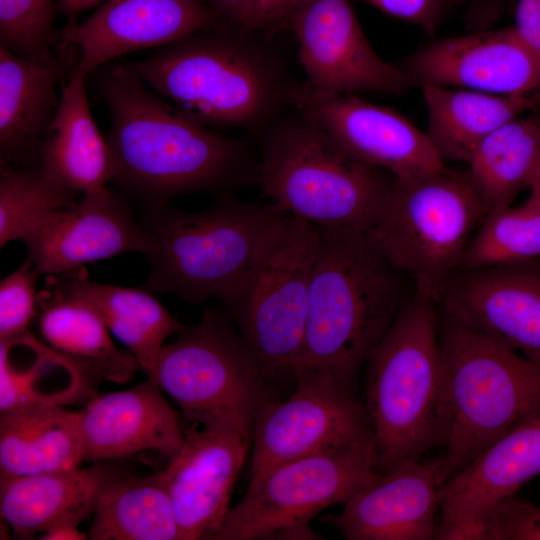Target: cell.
<instances>
[{"mask_svg":"<svg viewBox=\"0 0 540 540\" xmlns=\"http://www.w3.org/2000/svg\"><path fill=\"white\" fill-rule=\"evenodd\" d=\"M96 71L111 116L112 181L146 210L184 194H233L258 183V158L247 141L187 117L148 90L129 64Z\"/></svg>","mask_w":540,"mask_h":540,"instance_id":"1","label":"cell"},{"mask_svg":"<svg viewBox=\"0 0 540 540\" xmlns=\"http://www.w3.org/2000/svg\"><path fill=\"white\" fill-rule=\"evenodd\" d=\"M267 39L222 27L195 33L129 66L194 121L262 136L293 109L299 83Z\"/></svg>","mask_w":540,"mask_h":540,"instance_id":"2","label":"cell"},{"mask_svg":"<svg viewBox=\"0 0 540 540\" xmlns=\"http://www.w3.org/2000/svg\"><path fill=\"white\" fill-rule=\"evenodd\" d=\"M315 227L318 246L297 373H327L353 391L360 368L408 297L409 278L366 232Z\"/></svg>","mask_w":540,"mask_h":540,"instance_id":"3","label":"cell"},{"mask_svg":"<svg viewBox=\"0 0 540 540\" xmlns=\"http://www.w3.org/2000/svg\"><path fill=\"white\" fill-rule=\"evenodd\" d=\"M292 216L273 203L221 195L210 207L185 212L146 210L142 225L153 245L144 288L187 303H231L279 242Z\"/></svg>","mask_w":540,"mask_h":540,"instance_id":"4","label":"cell"},{"mask_svg":"<svg viewBox=\"0 0 540 540\" xmlns=\"http://www.w3.org/2000/svg\"><path fill=\"white\" fill-rule=\"evenodd\" d=\"M364 365V407L377 470L387 473L445 446L438 304L433 295L414 288Z\"/></svg>","mask_w":540,"mask_h":540,"instance_id":"5","label":"cell"},{"mask_svg":"<svg viewBox=\"0 0 540 540\" xmlns=\"http://www.w3.org/2000/svg\"><path fill=\"white\" fill-rule=\"evenodd\" d=\"M258 184L285 213L368 232L395 177L356 158L298 110L262 135Z\"/></svg>","mask_w":540,"mask_h":540,"instance_id":"6","label":"cell"},{"mask_svg":"<svg viewBox=\"0 0 540 540\" xmlns=\"http://www.w3.org/2000/svg\"><path fill=\"white\" fill-rule=\"evenodd\" d=\"M447 422L445 482L540 409V363L453 319L438 307Z\"/></svg>","mask_w":540,"mask_h":540,"instance_id":"7","label":"cell"},{"mask_svg":"<svg viewBox=\"0 0 540 540\" xmlns=\"http://www.w3.org/2000/svg\"><path fill=\"white\" fill-rule=\"evenodd\" d=\"M486 218L465 172L448 167L411 178H395L367 234L378 249L414 283L435 294L460 267Z\"/></svg>","mask_w":540,"mask_h":540,"instance_id":"8","label":"cell"},{"mask_svg":"<svg viewBox=\"0 0 540 540\" xmlns=\"http://www.w3.org/2000/svg\"><path fill=\"white\" fill-rule=\"evenodd\" d=\"M181 409L184 418L205 428H224L252 439L269 383L229 319L206 309L165 344L149 378Z\"/></svg>","mask_w":540,"mask_h":540,"instance_id":"9","label":"cell"},{"mask_svg":"<svg viewBox=\"0 0 540 540\" xmlns=\"http://www.w3.org/2000/svg\"><path fill=\"white\" fill-rule=\"evenodd\" d=\"M317 246L315 225L292 216L279 242L226 305L269 384L295 382L301 365Z\"/></svg>","mask_w":540,"mask_h":540,"instance_id":"10","label":"cell"},{"mask_svg":"<svg viewBox=\"0 0 540 540\" xmlns=\"http://www.w3.org/2000/svg\"><path fill=\"white\" fill-rule=\"evenodd\" d=\"M380 474L373 440L278 465L250 481L213 540L279 536L308 524L330 506L344 504Z\"/></svg>","mask_w":540,"mask_h":540,"instance_id":"11","label":"cell"},{"mask_svg":"<svg viewBox=\"0 0 540 540\" xmlns=\"http://www.w3.org/2000/svg\"><path fill=\"white\" fill-rule=\"evenodd\" d=\"M295 391L267 400L252 427L251 478L316 453L373 440L367 411L353 391L323 372L300 371Z\"/></svg>","mask_w":540,"mask_h":540,"instance_id":"12","label":"cell"},{"mask_svg":"<svg viewBox=\"0 0 540 540\" xmlns=\"http://www.w3.org/2000/svg\"><path fill=\"white\" fill-rule=\"evenodd\" d=\"M285 28L298 41L306 83L317 93L401 95L412 87L397 64L373 49L349 0H300Z\"/></svg>","mask_w":540,"mask_h":540,"instance_id":"13","label":"cell"},{"mask_svg":"<svg viewBox=\"0 0 540 540\" xmlns=\"http://www.w3.org/2000/svg\"><path fill=\"white\" fill-rule=\"evenodd\" d=\"M293 109L327 132L361 161L397 179L447 168L426 132L391 107L358 94L325 95L299 83Z\"/></svg>","mask_w":540,"mask_h":540,"instance_id":"14","label":"cell"},{"mask_svg":"<svg viewBox=\"0 0 540 540\" xmlns=\"http://www.w3.org/2000/svg\"><path fill=\"white\" fill-rule=\"evenodd\" d=\"M534 261L457 268L435 294L438 307L490 340L540 363V267Z\"/></svg>","mask_w":540,"mask_h":540,"instance_id":"15","label":"cell"},{"mask_svg":"<svg viewBox=\"0 0 540 540\" xmlns=\"http://www.w3.org/2000/svg\"><path fill=\"white\" fill-rule=\"evenodd\" d=\"M411 86L503 96L540 90V63L514 26L437 39L397 64Z\"/></svg>","mask_w":540,"mask_h":540,"instance_id":"16","label":"cell"},{"mask_svg":"<svg viewBox=\"0 0 540 540\" xmlns=\"http://www.w3.org/2000/svg\"><path fill=\"white\" fill-rule=\"evenodd\" d=\"M222 27L230 26L200 0H106L86 20L66 24L58 45L76 52L72 70L87 78L121 55Z\"/></svg>","mask_w":540,"mask_h":540,"instance_id":"17","label":"cell"},{"mask_svg":"<svg viewBox=\"0 0 540 540\" xmlns=\"http://www.w3.org/2000/svg\"><path fill=\"white\" fill-rule=\"evenodd\" d=\"M23 242L36 270L49 275L127 252L148 255L153 245L125 199L108 187L57 211Z\"/></svg>","mask_w":540,"mask_h":540,"instance_id":"18","label":"cell"},{"mask_svg":"<svg viewBox=\"0 0 540 540\" xmlns=\"http://www.w3.org/2000/svg\"><path fill=\"white\" fill-rule=\"evenodd\" d=\"M252 439L224 428L192 429L162 471L180 540H213L230 510Z\"/></svg>","mask_w":540,"mask_h":540,"instance_id":"19","label":"cell"},{"mask_svg":"<svg viewBox=\"0 0 540 540\" xmlns=\"http://www.w3.org/2000/svg\"><path fill=\"white\" fill-rule=\"evenodd\" d=\"M540 474V409L448 479L439 494L435 539L475 540L486 513Z\"/></svg>","mask_w":540,"mask_h":540,"instance_id":"20","label":"cell"},{"mask_svg":"<svg viewBox=\"0 0 540 540\" xmlns=\"http://www.w3.org/2000/svg\"><path fill=\"white\" fill-rule=\"evenodd\" d=\"M443 458L407 462L357 491L326 521L349 540L435 539Z\"/></svg>","mask_w":540,"mask_h":540,"instance_id":"21","label":"cell"},{"mask_svg":"<svg viewBox=\"0 0 540 540\" xmlns=\"http://www.w3.org/2000/svg\"><path fill=\"white\" fill-rule=\"evenodd\" d=\"M78 412L85 461L118 460L144 451L171 460L184 442L176 411L149 378L128 389L96 394Z\"/></svg>","mask_w":540,"mask_h":540,"instance_id":"22","label":"cell"},{"mask_svg":"<svg viewBox=\"0 0 540 540\" xmlns=\"http://www.w3.org/2000/svg\"><path fill=\"white\" fill-rule=\"evenodd\" d=\"M50 61L19 57L0 47V163L39 165L43 139L57 110V87L76 57L59 46Z\"/></svg>","mask_w":540,"mask_h":540,"instance_id":"23","label":"cell"},{"mask_svg":"<svg viewBox=\"0 0 540 540\" xmlns=\"http://www.w3.org/2000/svg\"><path fill=\"white\" fill-rule=\"evenodd\" d=\"M121 471L108 461L69 471L0 479V514L20 539L92 517L100 493Z\"/></svg>","mask_w":540,"mask_h":540,"instance_id":"24","label":"cell"},{"mask_svg":"<svg viewBox=\"0 0 540 540\" xmlns=\"http://www.w3.org/2000/svg\"><path fill=\"white\" fill-rule=\"evenodd\" d=\"M83 75L71 70L43 139L39 168L57 185L76 193H98L112 181L107 139L91 115Z\"/></svg>","mask_w":540,"mask_h":540,"instance_id":"25","label":"cell"},{"mask_svg":"<svg viewBox=\"0 0 540 540\" xmlns=\"http://www.w3.org/2000/svg\"><path fill=\"white\" fill-rule=\"evenodd\" d=\"M50 287L93 309L150 378L166 340L186 325L178 322L151 291L92 281L84 270L58 275Z\"/></svg>","mask_w":540,"mask_h":540,"instance_id":"26","label":"cell"},{"mask_svg":"<svg viewBox=\"0 0 540 540\" xmlns=\"http://www.w3.org/2000/svg\"><path fill=\"white\" fill-rule=\"evenodd\" d=\"M83 462L79 412L40 405L0 414V479L69 471Z\"/></svg>","mask_w":540,"mask_h":540,"instance_id":"27","label":"cell"},{"mask_svg":"<svg viewBox=\"0 0 540 540\" xmlns=\"http://www.w3.org/2000/svg\"><path fill=\"white\" fill-rule=\"evenodd\" d=\"M39 295L41 338L76 363L95 382L128 383L140 369L136 358L119 349L98 314L83 302L51 287Z\"/></svg>","mask_w":540,"mask_h":540,"instance_id":"28","label":"cell"},{"mask_svg":"<svg viewBox=\"0 0 540 540\" xmlns=\"http://www.w3.org/2000/svg\"><path fill=\"white\" fill-rule=\"evenodd\" d=\"M421 90L428 118L426 134L445 162H467L487 135L540 104V90L521 96L440 86Z\"/></svg>","mask_w":540,"mask_h":540,"instance_id":"29","label":"cell"},{"mask_svg":"<svg viewBox=\"0 0 540 540\" xmlns=\"http://www.w3.org/2000/svg\"><path fill=\"white\" fill-rule=\"evenodd\" d=\"M540 160V122L515 118L487 135L467 160L465 174L486 217L511 206L530 187Z\"/></svg>","mask_w":540,"mask_h":540,"instance_id":"30","label":"cell"},{"mask_svg":"<svg viewBox=\"0 0 540 540\" xmlns=\"http://www.w3.org/2000/svg\"><path fill=\"white\" fill-rule=\"evenodd\" d=\"M91 540H180L162 471L145 477L120 472L102 490L88 533Z\"/></svg>","mask_w":540,"mask_h":540,"instance_id":"31","label":"cell"},{"mask_svg":"<svg viewBox=\"0 0 540 540\" xmlns=\"http://www.w3.org/2000/svg\"><path fill=\"white\" fill-rule=\"evenodd\" d=\"M77 194L49 180L39 166L0 163V247L24 241L54 213L73 205Z\"/></svg>","mask_w":540,"mask_h":540,"instance_id":"32","label":"cell"},{"mask_svg":"<svg viewBox=\"0 0 540 540\" xmlns=\"http://www.w3.org/2000/svg\"><path fill=\"white\" fill-rule=\"evenodd\" d=\"M540 258V210L526 200L485 218L473 235L459 268L482 269Z\"/></svg>","mask_w":540,"mask_h":540,"instance_id":"33","label":"cell"},{"mask_svg":"<svg viewBox=\"0 0 540 540\" xmlns=\"http://www.w3.org/2000/svg\"><path fill=\"white\" fill-rule=\"evenodd\" d=\"M55 6L53 0H0V47L28 60L55 59Z\"/></svg>","mask_w":540,"mask_h":540,"instance_id":"34","label":"cell"},{"mask_svg":"<svg viewBox=\"0 0 540 540\" xmlns=\"http://www.w3.org/2000/svg\"><path fill=\"white\" fill-rule=\"evenodd\" d=\"M40 273L27 258L0 283V342L13 344L29 332L36 313V281Z\"/></svg>","mask_w":540,"mask_h":540,"instance_id":"35","label":"cell"},{"mask_svg":"<svg viewBox=\"0 0 540 540\" xmlns=\"http://www.w3.org/2000/svg\"><path fill=\"white\" fill-rule=\"evenodd\" d=\"M475 540H540V506L515 494L499 500L482 519Z\"/></svg>","mask_w":540,"mask_h":540,"instance_id":"36","label":"cell"},{"mask_svg":"<svg viewBox=\"0 0 540 540\" xmlns=\"http://www.w3.org/2000/svg\"><path fill=\"white\" fill-rule=\"evenodd\" d=\"M395 19L413 24L433 36L451 0H360Z\"/></svg>","mask_w":540,"mask_h":540,"instance_id":"37","label":"cell"},{"mask_svg":"<svg viewBox=\"0 0 540 540\" xmlns=\"http://www.w3.org/2000/svg\"><path fill=\"white\" fill-rule=\"evenodd\" d=\"M300 0H250L242 30L267 38L285 29L287 19Z\"/></svg>","mask_w":540,"mask_h":540,"instance_id":"38","label":"cell"},{"mask_svg":"<svg viewBox=\"0 0 540 540\" xmlns=\"http://www.w3.org/2000/svg\"><path fill=\"white\" fill-rule=\"evenodd\" d=\"M513 26L540 63V0H517Z\"/></svg>","mask_w":540,"mask_h":540,"instance_id":"39","label":"cell"},{"mask_svg":"<svg viewBox=\"0 0 540 540\" xmlns=\"http://www.w3.org/2000/svg\"><path fill=\"white\" fill-rule=\"evenodd\" d=\"M464 5L466 20L475 30L486 29L504 13L511 0H451Z\"/></svg>","mask_w":540,"mask_h":540,"instance_id":"40","label":"cell"},{"mask_svg":"<svg viewBox=\"0 0 540 540\" xmlns=\"http://www.w3.org/2000/svg\"><path fill=\"white\" fill-rule=\"evenodd\" d=\"M226 25L243 29L249 11L250 0H200Z\"/></svg>","mask_w":540,"mask_h":540,"instance_id":"41","label":"cell"},{"mask_svg":"<svg viewBox=\"0 0 540 540\" xmlns=\"http://www.w3.org/2000/svg\"><path fill=\"white\" fill-rule=\"evenodd\" d=\"M106 0H56V8L67 18V24L77 22L79 15L93 8H98Z\"/></svg>","mask_w":540,"mask_h":540,"instance_id":"42","label":"cell"},{"mask_svg":"<svg viewBox=\"0 0 540 540\" xmlns=\"http://www.w3.org/2000/svg\"><path fill=\"white\" fill-rule=\"evenodd\" d=\"M77 524L70 522L59 523L40 534L42 540H85L88 534L80 531Z\"/></svg>","mask_w":540,"mask_h":540,"instance_id":"43","label":"cell"},{"mask_svg":"<svg viewBox=\"0 0 540 540\" xmlns=\"http://www.w3.org/2000/svg\"><path fill=\"white\" fill-rule=\"evenodd\" d=\"M527 200L540 210V186L530 188V195Z\"/></svg>","mask_w":540,"mask_h":540,"instance_id":"44","label":"cell"},{"mask_svg":"<svg viewBox=\"0 0 540 540\" xmlns=\"http://www.w3.org/2000/svg\"><path fill=\"white\" fill-rule=\"evenodd\" d=\"M535 186H540V160H539L538 165L536 167V170H535V173L533 175V178H532L529 189L531 187H535Z\"/></svg>","mask_w":540,"mask_h":540,"instance_id":"45","label":"cell"}]
</instances>
